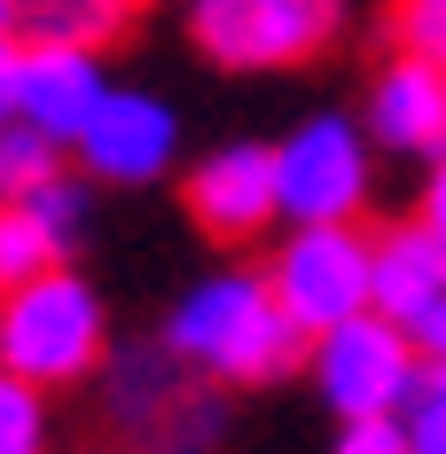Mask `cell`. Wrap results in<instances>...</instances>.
<instances>
[{"label":"cell","instance_id":"19","mask_svg":"<svg viewBox=\"0 0 446 454\" xmlns=\"http://www.w3.org/2000/svg\"><path fill=\"white\" fill-rule=\"evenodd\" d=\"M384 40L400 47V55L446 63V0H392L384 8Z\"/></svg>","mask_w":446,"mask_h":454},{"label":"cell","instance_id":"15","mask_svg":"<svg viewBox=\"0 0 446 454\" xmlns=\"http://www.w3.org/2000/svg\"><path fill=\"white\" fill-rule=\"evenodd\" d=\"M71 251L55 243L40 227V212L24 204V196H0V290H16V282H32V274L63 267Z\"/></svg>","mask_w":446,"mask_h":454},{"label":"cell","instance_id":"16","mask_svg":"<svg viewBox=\"0 0 446 454\" xmlns=\"http://www.w3.org/2000/svg\"><path fill=\"white\" fill-rule=\"evenodd\" d=\"M71 165V149L63 141H47L40 126H24V118H8L0 126V196H32L40 181H55Z\"/></svg>","mask_w":446,"mask_h":454},{"label":"cell","instance_id":"25","mask_svg":"<svg viewBox=\"0 0 446 454\" xmlns=\"http://www.w3.org/2000/svg\"><path fill=\"white\" fill-rule=\"evenodd\" d=\"M0 40H16V0H0Z\"/></svg>","mask_w":446,"mask_h":454},{"label":"cell","instance_id":"21","mask_svg":"<svg viewBox=\"0 0 446 454\" xmlns=\"http://www.w3.org/2000/svg\"><path fill=\"white\" fill-rule=\"evenodd\" d=\"M407 447L446 454V384H431V368H423V392L407 400Z\"/></svg>","mask_w":446,"mask_h":454},{"label":"cell","instance_id":"6","mask_svg":"<svg viewBox=\"0 0 446 454\" xmlns=\"http://www.w3.org/2000/svg\"><path fill=\"white\" fill-rule=\"evenodd\" d=\"M306 368H313V392L321 408L337 415H407V400L423 392V353L407 337V321L392 314H353L337 329H321L306 345Z\"/></svg>","mask_w":446,"mask_h":454},{"label":"cell","instance_id":"24","mask_svg":"<svg viewBox=\"0 0 446 454\" xmlns=\"http://www.w3.org/2000/svg\"><path fill=\"white\" fill-rule=\"evenodd\" d=\"M16 118V40H0V126Z\"/></svg>","mask_w":446,"mask_h":454},{"label":"cell","instance_id":"2","mask_svg":"<svg viewBox=\"0 0 446 454\" xmlns=\"http://www.w3.org/2000/svg\"><path fill=\"white\" fill-rule=\"evenodd\" d=\"M102 361H110V306L71 259L0 290V368L8 376L55 392V384L94 376Z\"/></svg>","mask_w":446,"mask_h":454},{"label":"cell","instance_id":"20","mask_svg":"<svg viewBox=\"0 0 446 454\" xmlns=\"http://www.w3.org/2000/svg\"><path fill=\"white\" fill-rule=\"evenodd\" d=\"M329 454H415L407 447V415H345Z\"/></svg>","mask_w":446,"mask_h":454},{"label":"cell","instance_id":"10","mask_svg":"<svg viewBox=\"0 0 446 454\" xmlns=\"http://www.w3.org/2000/svg\"><path fill=\"white\" fill-rule=\"evenodd\" d=\"M110 87H118V79H110V55H94V47H55V40H16V118L40 126L47 141L71 149Z\"/></svg>","mask_w":446,"mask_h":454},{"label":"cell","instance_id":"7","mask_svg":"<svg viewBox=\"0 0 446 454\" xmlns=\"http://www.w3.org/2000/svg\"><path fill=\"white\" fill-rule=\"evenodd\" d=\"M71 165L94 188H157L180 173V110L157 87H110L87 134L71 141Z\"/></svg>","mask_w":446,"mask_h":454},{"label":"cell","instance_id":"26","mask_svg":"<svg viewBox=\"0 0 446 454\" xmlns=\"http://www.w3.org/2000/svg\"><path fill=\"white\" fill-rule=\"evenodd\" d=\"M431 384H446V361H439V368H431Z\"/></svg>","mask_w":446,"mask_h":454},{"label":"cell","instance_id":"8","mask_svg":"<svg viewBox=\"0 0 446 454\" xmlns=\"http://www.w3.org/2000/svg\"><path fill=\"white\" fill-rule=\"evenodd\" d=\"M180 212L204 243H259L282 220L274 196V141H220L180 165Z\"/></svg>","mask_w":446,"mask_h":454},{"label":"cell","instance_id":"1","mask_svg":"<svg viewBox=\"0 0 446 454\" xmlns=\"http://www.w3.org/2000/svg\"><path fill=\"white\" fill-rule=\"evenodd\" d=\"M180 361L212 384H282L306 368V329L282 314L267 267H212L173 298V314L157 329Z\"/></svg>","mask_w":446,"mask_h":454},{"label":"cell","instance_id":"17","mask_svg":"<svg viewBox=\"0 0 446 454\" xmlns=\"http://www.w3.org/2000/svg\"><path fill=\"white\" fill-rule=\"evenodd\" d=\"M24 204L40 212V227L63 243V251H79V243H87V227H94V181L79 173V165H63L55 181H40Z\"/></svg>","mask_w":446,"mask_h":454},{"label":"cell","instance_id":"5","mask_svg":"<svg viewBox=\"0 0 446 454\" xmlns=\"http://www.w3.org/2000/svg\"><path fill=\"white\" fill-rule=\"evenodd\" d=\"M274 196L282 227L306 220H360L376 196V141L345 110H306L290 134L274 141Z\"/></svg>","mask_w":446,"mask_h":454},{"label":"cell","instance_id":"11","mask_svg":"<svg viewBox=\"0 0 446 454\" xmlns=\"http://www.w3.org/2000/svg\"><path fill=\"white\" fill-rule=\"evenodd\" d=\"M188 384H196V368L180 361L165 337L118 345V353L102 361V400H110V415H118V423H126L134 439H141V431H149V423H157L165 408H173Z\"/></svg>","mask_w":446,"mask_h":454},{"label":"cell","instance_id":"9","mask_svg":"<svg viewBox=\"0 0 446 454\" xmlns=\"http://www.w3.org/2000/svg\"><path fill=\"white\" fill-rule=\"evenodd\" d=\"M360 126L376 141V157H407V165H431L446 149V63L431 55H384L376 79L360 94Z\"/></svg>","mask_w":446,"mask_h":454},{"label":"cell","instance_id":"22","mask_svg":"<svg viewBox=\"0 0 446 454\" xmlns=\"http://www.w3.org/2000/svg\"><path fill=\"white\" fill-rule=\"evenodd\" d=\"M407 337H415L423 368H439V361H446V290L431 298V306H415V314H407Z\"/></svg>","mask_w":446,"mask_h":454},{"label":"cell","instance_id":"3","mask_svg":"<svg viewBox=\"0 0 446 454\" xmlns=\"http://www.w3.org/2000/svg\"><path fill=\"white\" fill-rule=\"evenodd\" d=\"M345 0H180L188 47L227 79L306 71L345 40Z\"/></svg>","mask_w":446,"mask_h":454},{"label":"cell","instance_id":"18","mask_svg":"<svg viewBox=\"0 0 446 454\" xmlns=\"http://www.w3.org/2000/svg\"><path fill=\"white\" fill-rule=\"evenodd\" d=\"M0 454H47V392L0 368Z\"/></svg>","mask_w":446,"mask_h":454},{"label":"cell","instance_id":"12","mask_svg":"<svg viewBox=\"0 0 446 454\" xmlns=\"http://www.w3.org/2000/svg\"><path fill=\"white\" fill-rule=\"evenodd\" d=\"M446 290V235L423 220H400L376 235V314L407 321L415 306H431Z\"/></svg>","mask_w":446,"mask_h":454},{"label":"cell","instance_id":"23","mask_svg":"<svg viewBox=\"0 0 446 454\" xmlns=\"http://www.w3.org/2000/svg\"><path fill=\"white\" fill-rule=\"evenodd\" d=\"M415 220L446 235V149L431 157V165H423V196H415Z\"/></svg>","mask_w":446,"mask_h":454},{"label":"cell","instance_id":"4","mask_svg":"<svg viewBox=\"0 0 446 454\" xmlns=\"http://www.w3.org/2000/svg\"><path fill=\"white\" fill-rule=\"evenodd\" d=\"M267 282L282 298V314L298 321L306 337L337 329L376 306V235L360 220H306V227H282L267 259Z\"/></svg>","mask_w":446,"mask_h":454},{"label":"cell","instance_id":"14","mask_svg":"<svg viewBox=\"0 0 446 454\" xmlns=\"http://www.w3.org/2000/svg\"><path fill=\"white\" fill-rule=\"evenodd\" d=\"M220 439H227L220 384H212V376H196V384H188L173 408H165L149 431H141L134 447H141V454H220Z\"/></svg>","mask_w":446,"mask_h":454},{"label":"cell","instance_id":"13","mask_svg":"<svg viewBox=\"0 0 446 454\" xmlns=\"http://www.w3.org/2000/svg\"><path fill=\"white\" fill-rule=\"evenodd\" d=\"M149 0H16V40H55V47H94L110 55L134 40Z\"/></svg>","mask_w":446,"mask_h":454}]
</instances>
